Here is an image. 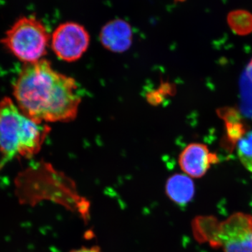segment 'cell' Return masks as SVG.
Here are the masks:
<instances>
[{
  "label": "cell",
  "instance_id": "1",
  "mask_svg": "<svg viewBox=\"0 0 252 252\" xmlns=\"http://www.w3.org/2000/svg\"><path fill=\"white\" fill-rule=\"evenodd\" d=\"M13 94L26 115L45 124L72 122L81 102L74 78L58 72L44 59L23 65L13 86Z\"/></svg>",
  "mask_w": 252,
  "mask_h": 252
},
{
  "label": "cell",
  "instance_id": "2",
  "mask_svg": "<svg viewBox=\"0 0 252 252\" xmlns=\"http://www.w3.org/2000/svg\"><path fill=\"white\" fill-rule=\"evenodd\" d=\"M51 127L28 117L9 97L0 100V154L6 158L39 153Z\"/></svg>",
  "mask_w": 252,
  "mask_h": 252
},
{
  "label": "cell",
  "instance_id": "3",
  "mask_svg": "<svg viewBox=\"0 0 252 252\" xmlns=\"http://www.w3.org/2000/svg\"><path fill=\"white\" fill-rule=\"evenodd\" d=\"M194 238L199 243L220 248L224 252H252V216L235 213L220 220L200 216L191 223Z\"/></svg>",
  "mask_w": 252,
  "mask_h": 252
},
{
  "label": "cell",
  "instance_id": "4",
  "mask_svg": "<svg viewBox=\"0 0 252 252\" xmlns=\"http://www.w3.org/2000/svg\"><path fill=\"white\" fill-rule=\"evenodd\" d=\"M49 40V32L39 20L34 16H22L6 31L0 42L26 64L44 59Z\"/></svg>",
  "mask_w": 252,
  "mask_h": 252
},
{
  "label": "cell",
  "instance_id": "5",
  "mask_svg": "<svg viewBox=\"0 0 252 252\" xmlns=\"http://www.w3.org/2000/svg\"><path fill=\"white\" fill-rule=\"evenodd\" d=\"M51 48L59 59L65 62H75L89 49L90 35L79 23H62L51 36Z\"/></svg>",
  "mask_w": 252,
  "mask_h": 252
},
{
  "label": "cell",
  "instance_id": "6",
  "mask_svg": "<svg viewBox=\"0 0 252 252\" xmlns=\"http://www.w3.org/2000/svg\"><path fill=\"white\" fill-rule=\"evenodd\" d=\"M219 158L206 145L200 143L189 144L180 154L179 165L186 175L193 178H200L207 173L212 164Z\"/></svg>",
  "mask_w": 252,
  "mask_h": 252
},
{
  "label": "cell",
  "instance_id": "7",
  "mask_svg": "<svg viewBox=\"0 0 252 252\" xmlns=\"http://www.w3.org/2000/svg\"><path fill=\"white\" fill-rule=\"evenodd\" d=\"M102 45L112 52L122 53L130 48L132 32L128 24L116 21L109 23L102 29L100 34Z\"/></svg>",
  "mask_w": 252,
  "mask_h": 252
},
{
  "label": "cell",
  "instance_id": "8",
  "mask_svg": "<svg viewBox=\"0 0 252 252\" xmlns=\"http://www.w3.org/2000/svg\"><path fill=\"white\" fill-rule=\"evenodd\" d=\"M165 193L174 203L186 205L193 199L195 194L193 180L185 174H175L167 179Z\"/></svg>",
  "mask_w": 252,
  "mask_h": 252
},
{
  "label": "cell",
  "instance_id": "9",
  "mask_svg": "<svg viewBox=\"0 0 252 252\" xmlns=\"http://www.w3.org/2000/svg\"><path fill=\"white\" fill-rule=\"evenodd\" d=\"M237 153L244 167L252 172V130L240 136L237 143Z\"/></svg>",
  "mask_w": 252,
  "mask_h": 252
},
{
  "label": "cell",
  "instance_id": "10",
  "mask_svg": "<svg viewBox=\"0 0 252 252\" xmlns=\"http://www.w3.org/2000/svg\"><path fill=\"white\" fill-rule=\"evenodd\" d=\"M228 23L238 34H248L252 31V15L248 11H233L228 16Z\"/></svg>",
  "mask_w": 252,
  "mask_h": 252
},
{
  "label": "cell",
  "instance_id": "11",
  "mask_svg": "<svg viewBox=\"0 0 252 252\" xmlns=\"http://www.w3.org/2000/svg\"><path fill=\"white\" fill-rule=\"evenodd\" d=\"M69 252H102V251L98 246H93L91 248L82 247L81 248L74 249Z\"/></svg>",
  "mask_w": 252,
  "mask_h": 252
},
{
  "label": "cell",
  "instance_id": "12",
  "mask_svg": "<svg viewBox=\"0 0 252 252\" xmlns=\"http://www.w3.org/2000/svg\"><path fill=\"white\" fill-rule=\"evenodd\" d=\"M247 75L252 80V67H249L248 69H247Z\"/></svg>",
  "mask_w": 252,
  "mask_h": 252
}]
</instances>
